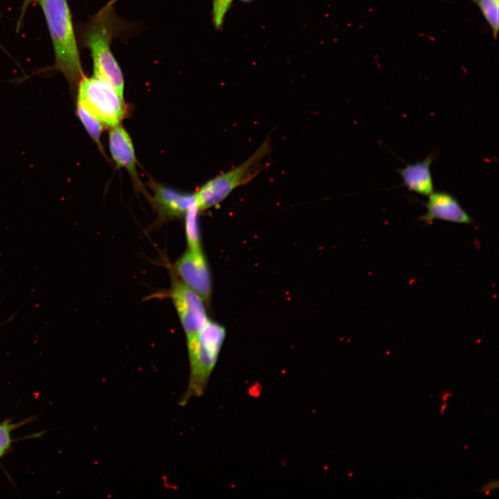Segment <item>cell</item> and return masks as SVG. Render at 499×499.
I'll list each match as a JSON object with an SVG mask.
<instances>
[{
	"label": "cell",
	"mask_w": 499,
	"mask_h": 499,
	"mask_svg": "<svg viewBox=\"0 0 499 499\" xmlns=\"http://www.w3.org/2000/svg\"><path fill=\"white\" fill-rule=\"evenodd\" d=\"M240 1H244V2H249V1H252V0H240Z\"/></svg>",
	"instance_id": "20"
},
{
	"label": "cell",
	"mask_w": 499,
	"mask_h": 499,
	"mask_svg": "<svg viewBox=\"0 0 499 499\" xmlns=\"http://www.w3.org/2000/svg\"><path fill=\"white\" fill-rule=\"evenodd\" d=\"M271 151L270 139L261 145L238 166L210 180L195 193L197 206L200 211L218 205L236 188L255 178L266 166L264 162Z\"/></svg>",
	"instance_id": "4"
},
{
	"label": "cell",
	"mask_w": 499,
	"mask_h": 499,
	"mask_svg": "<svg viewBox=\"0 0 499 499\" xmlns=\"http://www.w3.org/2000/svg\"><path fill=\"white\" fill-rule=\"evenodd\" d=\"M150 186L153 193L151 202L160 222L183 218L197 204L195 193L182 192L155 182H151Z\"/></svg>",
	"instance_id": "8"
},
{
	"label": "cell",
	"mask_w": 499,
	"mask_h": 499,
	"mask_svg": "<svg viewBox=\"0 0 499 499\" xmlns=\"http://www.w3.org/2000/svg\"><path fill=\"white\" fill-rule=\"evenodd\" d=\"M116 1L110 0L94 17L86 31L85 42L93 59L94 76L107 82L123 96V76L111 51L115 33L113 5Z\"/></svg>",
	"instance_id": "2"
},
{
	"label": "cell",
	"mask_w": 499,
	"mask_h": 499,
	"mask_svg": "<svg viewBox=\"0 0 499 499\" xmlns=\"http://www.w3.org/2000/svg\"><path fill=\"white\" fill-rule=\"evenodd\" d=\"M479 8L488 24L494 41L499 30V0H470Z\"/></svg>",
	"instance_id": "13"
},
{
	"label": "cell",
	"mask_w": 499,
	"mask_h": 499,
	"mask_svg": "<svg viewBox=\"0 0 499 499\" xmlns=\"http://www.w3.org/2000/svg\"><path fill=\"white\" fill-rule=\"evenodd\" d=\"M225 337V329L208 319L197 334L186 340L190 377L180 405H185L192 396H200L204 394Z\"/></svg>",
	"instance_id": "3"
},
{
	"label": "cell",
	"mask_w": 499,
	"mask_h": 499,
	"mask_svg": "<svg viewBox=\"0 0 499 499\" xmlns=\"http://www.w3.org/2000/svg\"><path fill=\"white\" fill-rule=\"evenodd\" d=\"M55 51V66L75 85L84 77L67 0H40Z\"/></svg>",
	"instance_id": "1"
},
{
	"label": "cell",
	"mask_w": 499,
	"mask_h": 499,
	"mask_svg": "<svg viewBox=\"0 0 499 499\" xmlns=\"http://www.w3.org/2000/svg\"><path fill=\"white\" fill-rule=\"evenodd\" d=\"M425 205L426 212L419 220L426 224H430L437 219L459 224L473 223L472 218L457 199L448 192L433 191L428 195Z\"/></svg>",
	"instance_id": "9"
},
{
	"label": "cell",
	"mask_w": 499,
	"mask_h": 499,
	"mask_svg": "<svg viewBox=\"0 0 499 499\" xmlns=\"http://www.w3.org/2000/svg\"><path fill=\"white\" fill-rule=\"evenodd\" d=\"M433 159L434 155H430L422 161L408 164L399 170L409 191L426 196L433 192V181L430 169Z\"/></svg>",
	"instance_id": "11"
},
{
	"label": "cell",
	"mask_w": 499,
	"mask_h": 499,
	"mask_svg": "<svg viewBox=\"0 0 499 499\" xmlns=\"http://www.w3.org/2000/svg\"><path fill=\"white\" fill-rule=\"evenodd\" d=\"M36 1H40V0H36Z\"/></svg>",
	"instance_id": "21"
},
{
	"label": "cell",
	"mask_w": 499,
	"mask_h": 499,
	"mask_svg": "<svg viewBox=\"0 0 499 499\" xmlns=\"http://www.w3.org/2000/svg\"><path fill=\"white\" fill-rule=\"evenodd\" d=\"M170 296L186 340L191 338L208 321L204 300L181 280L174 279Z\"/></svg>",
	"instance_id": "6"
},
{
	"label": "cell",
	"mask_w": 499,
	"mask_h": 499,
	"mask_svg": "<svg viewBox=\"0 0 499 499\" xmlns=\"http://www.w3.org/2000/svg\"><path fill=\"white\" fill-rule=\"evenodd\" d=\"M446 406V403H445L444 404V405L442 406V408H441V414H443V412L444 411Z\"/></svg>",
	"instance_id": "19"
},
{
	"label": "cell",
	"mask_w": 499,
	"mask_h": 499,
	"mask_svg": "<svg viewBox=\"0 0 499 499\" xmlns=\"http://www.w3.org/2000/svg\"><path fill=\"white\" fill-rule=\"evenodd\" d=\"M450 394V393H444V394H442L443 397H441V399H442V401H445L447 397L453 395L452 394Z\"/></svg>",
	"instance_id": "18"
},
{
	"label": "cell",
	"mask_w": 499,
	"mask_h": 499,
	"mask_svg": "<svg viewBox=\"0 0 499 499\" xmlns=\"http://www.w3.org/2000/svg\"><path fill=\"white\" fill-rule=\"evenodd\" d=\"M108 141L112 157L116 165L126 169L135 186L143 189L137 171L134 146L128 132L121 124L112 127Z\"/></svg>",
	"instance_id": "10"
},
{
	"label": "cell",
	"mask_w": 499,
	"mask_h": 499,
	"mask_svg": "<svg viewBox=\"0 0 499 499\" xmlns=\"http://www.w3.org/2000/svg\"><path fill=\"white\" fill-rule=\"evenodd\" d=\"M77 114L91 138L102 149L100 137L104 125L79 104H77Z\"/></svg>",
	"instance_id": "14"
},
{
	"label": "cell",
	"mask_w": 499,
	"mask_h": 499,
	"mask_svg": "<svg viewBox=\"0 0 499 499\" xmlns=\"http://www.w3.org/2000/svg\"><path fill=\"white\" fill-rule=\"evenodd\" d=\"M498 487V480L496 481H491L486 484H484L480 491H483L486 493V495H489V492L491 489H497Z\"/></svg>",
	"instance_id": "17"
},
{
	"label": "cell",
	"mask_w": 499,
	"mask_h": 499,
	"mask_svg": "<svg viewBox=\"0 0 499 499\" xmlns=\"http://www.w3.org/2000/svg\"><path fill=\"white\" fill-rule=\"evenodd\" d=\"M77 104L110 128L120 125L126 112L123 96L95 76L83 77L78 82Z\"/></svg>",
	"instance_id": "5"
},
{
	"label": "cell",
	"mask_w": 499,
	"mask_h": 499,
	"mask_svg": "<svg viewBox=\"0 0 499 499\" xmlns=\"http://www.w3.org/2000/svg\"><path fill=\"white\" fill-rule=\"evenodd\" d=\"M9 419L0 423V459L8 453L12 445V432L19 426Z\"/></svg>",
	"instance_id": "15"
},
{
	"label": "cell",
	"mask_w": 499,
	"mask_h": 499,
	"mask_svg": "<svg viewBox=\"0 0 499 499\" xmlns=\"http://www.w3.org/2000/svg\"><path fill=\"white\" fill-rule=\"evenodd\" d=\"M200 211L196 204L191 207L184 217L187 245L188 248L191 250L202 249L198 224V213Z\"/></svg>",
	"instance_id": "12"
},
{
	"label": "cell",
	"mask_w": 499,
	"mask_h": 499,
	"mask_svg": "<svg viewBox=\"0 0 499 499\" xmlns=\"http://www.w3.org/2000/svg\"><path fill=\"white\" fill-rule=\"evenodd\" d=\"M174 268L181 281L198 294L204 301L210 299L211 279L202 250L187 249L177 260Z\"/></svg>",
	"instance_id": "7"
},
{
	"label": "cell",
	"mask_w": 499,
	"mask_h": 499,
	"mask_svg": "<svg viewBox=\"0 0 499 499\" xmlns=\"http://www.w3.org/2000/svg\"><path fill=\"white\" fill-rule=\"evenodd\" d=\"M233 0H213V22L216 29L222 27L227 12L231 6Z\"/></svg>",
	"instance_id": "16"
}]
</instances>
